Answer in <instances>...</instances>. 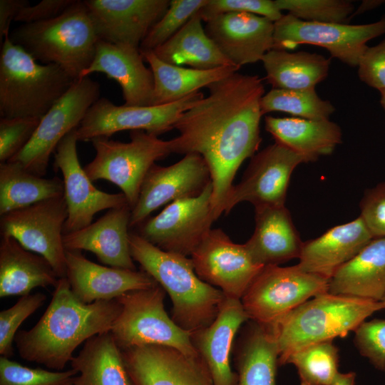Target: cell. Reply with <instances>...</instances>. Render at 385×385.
I'll use <instances>...</instances> for the list:
<instances>
[{
  "label": "cell",
  "instance_id": "6da1fadb",
  "mask_svg": "<svg viewBox=\"0 0 385 385\" xmlns=\"http://www.w3.org/2000/svg\"><path fill=\"white\" fill-rule=\"evenodd\" d=\"M210 94L184 112L174 125L172 153H196L205 160L212 184V205L217 220L224 213L232 182L242 163L262 143V80L235 72L209 86Z\"/></svg>",
  "mask_w": 385,
  "mask_h": 385
},
{
  "label": "cell",
  "instance_id": "7a4b0ae2",
  "mask_svg": "<svg viewBox=\"0 0 385 385\" xmlns=\"http://www.w3.org/2000/svg\"><path fill=\"white\" fill-rule=\"evenodd\" d=\"M120 311L117 299L82 302L67 278H59L43 314L31 329L16 333L14 343L23 359L63 371L81 343L111 332Z\"/></svg>",
  "mask_w": 385,
  "mask_h": 385
},
{
  "label": "cell",
  "instance_id": "3957f363",
  "mask_svg": "<svg viewBox=\"0 0 385 385\" xmlns=\"http://www.w3.org/2000/svg\"><path fill=\"white\" fill-rule=\"evenodd\" d=\"M129 245L133 260L169 294L176 324L193 335L213 322L226 296L197 276L191 258L164 251L136 232H130Z\"/></svg>",
  "mask_w": 385,
  "mask_h": 385
},
{
  "label": "cell",
  "instance_id": "277c9868",
  "mask_svg": "<svg viewBox=\"0 0 385 385\" xmlns=\"http://www.w3.org/2000/svg\"><path fill=\"white\" fill-rule=\"evenodd\" d=\"M383 309L381 302L328 292L314 297L270 327L277 342L279 365L303 348L346 337Z\"/></svg>",
  "mask_w": 385,
  "mask_h": 385
},
{
  "label": "cell",
  "instance_id": "5b68a950",
  "mask_svg": "<svg viewBox=\"0 0 385 385\" xmlns=\"http://www.w3.org/2000/svg\"><path fill=\"white\" fill-rule=\"evenodd\" d=\"M9 38L36 61L57 65L74 80L92 63L100 40L84 1L78 0L53 19L23 24Z\"/></svg>",
  "mask_w": 385,
  "mask_h": 385
},
{
  "label": "cell",
  "instance_id": "8992f818",
  "mask_svg": "<svg viewBox=\"0 0 385 385\" xmlns=\"http://www.w3.org/2000/svg\"><path fill=\"white\" fill-rule=\"evenodd\" d=\"M76 80L55 64H41L9 34L4 37L0 56L1 118L42 117Z\"/></svg>",
  "mask_w": 385,
  "mask_h": 385
},
{
  "label": "cell",
  "instance_id": "52a82bcc",
  "mask_svg": "<svg viewBox=\"0 0 385 385\" xmlns=\"http://www.w3.org/2000/svg\"><path fill=\"white\" fill-rule=\"evenodd\" d=\"M165 291L160 285L128 292L117 299L121 311L111 333L120 350L144 345L174 348L190 356H200L192 334L167 314Z\"/></svg>",
  "mask_w": 385,
  "mask_h": 385
},
{
  "label": "cell",
  "instance_id": "ba28073f",
  "mask_svg": "<svg viewBox=\"0 0 385 385\" xmlns=\"http://www.w3.org/2000/svg\"><path fill=\"white\" fill-rule=\"evenodd\" d=\"M130 138L128 143L107 137L92 139L96 155L83 168L92 181L105 180L117 185L133 209L148 172L155 161L172 152L170 140L144 130H131Z\"/></svg>",
  "mask_w": 385,
  "mask_h": 385
},
{
  "label": "cell",
  "instance_id": "9c48e42d",
  "mask_svg": "<svg viewBox=\"0 0 385 385\" xmlns=\"http://www.w3.org/2000/svg\"><path fill=\"white\" fill-rule=\"evenodd\" d=\"M329 279L290 267H265L241 298L249 319L271 327L311 297L328 292Z\"/></svg>",
  "mask_w": 385,
  "mask_h": 385
},
{
  "label": "cell",
  "instance_id": "30bf717a",
  "mask_svg": "<svg viewBox=\"0 0 385 385\" xmlns=\"http://www.w3.org/2000/svg\"><path fill=\"white\" fill-rule=\"evenodd\" d=\"M100 84L88 76L76 80L67 92L42 117L33 137L9 161L43 177L52 153L61 140L76 129L91 106L100 98Z\"/></svg>",
  "mask_w": 385,
  "mask_h": 385
},
{
  "label": "cell",
  "instance_id": "8fae6325",
  "mask_svg": "<svg viewBox=\"0 0 385 385\" xmlns=\"http://www.w3.org/2000/svg\"><path fill=\"white\" fill-rule=\"evenodd\" d=\"M204 97L198 91L174 103L149 106H117L100 98L75 129L76 136L78 141H91L127 130H141L158 136L174 129L180 115Z\"/></svg>",
  "mask_w": 385,
  "mask_h": 385
},
{
  "label": "cell",
  "instance_id": "7c38bea8",
  "mask_svg": "<svg viewBox=\"0 0 385 385\" xmlns=\"http://www.w3.org/2000/svg\"><path fill=\"white\" fill-rule=\"evenodd\" d=\"M274 26L273 48L287 51L299 44L319 46L332 57L355 67L369 47L366 43L385 34V19L351 25L306 21L287 14L274 22Z\"/></svg>",
  "mask_w": 385,
  "mask_h": 385
},
{
  "label": "cell",
  "instance_id": "4fadbf2b",
  "mask_svg": "<svg viewBox=\"0 0 385 385\" xmlns=\"http://www.w3.org/2000/svg\"><path fill=\"white\" fill-rule=\"evenodd\" d=\"M67 217L63 194L1 215V236L14 237L25 249L46 258L58 278L66 277L63 237Z\"/></svg>",
  "mask_w": 385,
  "mask_h": 385
},
{
  "label": "cell",
  "instance_id": "5bb4252c",
  "mask_svg": "<svg viewBox=\"0 0 385 385\" xmlns=\"http://www.w3.org/2000/svg\"><path fill=\"white\" fill-rule=\"evenodd\" d=\"M210 182L198 196L173 201L138 228V235L160 249L191 255L212 229L215 218Z\"/></svg>",
  "mask_w": 385,
  "mask_h": 385
},
{
  "label": "cell",
  "instance_id": "9a60e30c",
  "mask_svg": "<svg viewBox=\"0 0 385 385\" xmlns=\"http://www.w3.org/2000/svg\"><path fill=\"white\" fill-rule=\"evenodd\" d=\"M190 256L202 280L238 299L265 267L252 260L245 244L232 242L220 228L211 229Z\"/></svg>",
  "mask_w": 385,
  "mask_h": 385
},
{
  "label": "cell",
  "instance_id": "2e32d148",
  "mask_svg": "<svg viewBox=\"0 0 385 385\" xmlns=\"http://www.w3.org/2000/svg\"><path fill=\"white\" fill-rule=\"evenodd\" d=\"M212 182L202 157L189 153L169 166L154 164L145 175L135 205L131 210L130 228L138 227L165 205L195 197Z\"/></svg>",
  "mask_w": 385,
  "mask_h": 385
},
{
  "label": "cell",
  "instance_id": "e0dca14e",
  "mask_svg": "<svg viewBox=\"0 0 385 385\" xmlns=\"http://www.w3.org/2000/svg\"><path fill=\"white\" fill-rule=\"evenodd\" d=\"M302 163V157L277 143L255 153L241 181L231 190L224 213L241 202L254 207L284 205L291 175Z\"/></svg>",
  "mask_w": 385,
  "mask_h": 385
},
{
  "label": "cell",
  "instance_id": "ac0fdd59",
  "mask_svg": "<svg viewBox=\"0 0 385 385\" xmlns=\"http://www.w3.org/2000/svg\"><path fill=\"white\" fill-rule=\"evenodd\" d=\"M77 142L73 130L61 140L54 153L53 168L62 173L68 210L64 234L89 225L98 212L128 204L123 193H108L94 186L81 165Z\"/></svg>",
  "mask_w": 385,
  "mask_h": 385
},
{
  "label": "cell",
  "instance_id": "d6986e66",
  "mask_svg": "<svg viewBox=\"0 0 385 385\" xmlns=\"http://www.w3.org/2000/svg\"><path fill=\"white\" fill-rule=\"evenodd\" d=\"M121 353L134 385H213L200 356L160 345L135 346Z\"/></svg>",
  "mask_w": 385,
  "mask_h": 385
},
{
  "label": "cell",
  "instance_id": "ffe728a7",
  "mask_svg": "<svg viewBox=\"0 0 385 385\" xmlns=\"http://www.w3.org/2000/svg\"><path fill=\"white\" fill-rule=\"evenodd\" d=\"M169 0H86L99 39L139 48L169 8Z\"/></svg>",
  "mask_w": 385,
  "mask_h": 385
},
{
  "label": "cell",
  "instance_id": "44dd1931",
  "mask_svg": "<svg viewBox=\"0 0 385 385\" xmlns=\"http://www.w3.org/2000/svg\"><path fill=\"white\" fill-rule=\"evenodd\" d=\"M274 22L255 14L231 12L215 16L205 30L222 55L240 68L262 61L274 47Z\"/></svg>",
  "mask_w": 385,
  "mask_h": 385
},
{
  "label": "cell",
  "instance_id": "7402d4cb",
  "mask_svg": "<svg viewBox=\"0 0 385 385\" xmlns=\"http://www.w3.org/2000/svg\"><path fill=\"white\" fill-rule=\"evenodd\" d=\"M66 259L71 289L85 304L115 299L128 292L158 284L143 270L103 266L86 258L81 251L66 250Z\"/></svg>",
  "mask_w": 385,
  "mask_h": 385
},
{
  "label": "cell",
  "instance_id": "603a6c76",
  "mask_svg": "<svg viewBox=\"0 0 385 385\" xmlns=\"http://www.w3.org/2000/svg\"><path fill=\"white\" fill-rule=\"evenodd\" d=\"M143 61L139 48L100 39L92 63L78 78L103 73L120 86L125 106H149L152 104L154 78Z\"/></svg>",
  "mask_w": 385,
  "mask_h": 385
},
{
  "label": "cell",
  "instance_id": "cb8c5ba5",
  "mask_svg": "<svg viewBox=\"0 0 385 385\" xmlns=\"http://www.w3.org/2000/svg\"><path fill=\"white\" fill-rule=\"evenodd\" d=\"M131 207L128 204L108 210L96 222L63 234L66 250H86L104 265L136 270L129 245Z\"/></svg>",
  "mask_w": 385,
  "mask_h": 385
},
{
  "label": "cell",
  "instance_id": "d4e9b609",
  "mask_svg": "<svg viewBox=\"0 0 385 385\" xmlns=\"http://www.w3.org/2000/svg\"><path fill=\"white\" fill-rule=\"evenodd\" d=\"M248 319L241 299L226 297L213 322L192 335L213 385H237V374L230 366V353L237 332Z\"/></svg>",
  "mask_w": 385,
  "mask_h": 385
},
{
  "label": "cell",
  "instance_id": "484cf974",
  "mask_svg": "<svg viewBox=\"0 0 385 385\" xmlns=\"http://www.w3.org/2000/svg\"><path fill=\"white\" fill-rule=\"evenodd\" d=\"M374 237L360 217L303 242L297 266L326 279L358 254Z\"/></svg>",
  "mask_w": 385,
  "mask_h": 385
},
{
  "label": "cell",
  "instance_id": "4316f807",
  "mask_svg": "<svg viewBox=\"0 0 385 385\" xmlns=\"http://www.w3.org/2000/svg\"><path fill=\"white\" fill-rule=\"evenodd\" d=\"M255 230L245 243L252 260L262 267L299 258L302 242L285 205L255 207Z\"/></svg>",
  "mask_w": 385,
  "mask_h": 385
},
{
  "label": "cell",
  "instance_id": "83f0119b",
  "mask_svg": "<svg viewBox=\"0 0 385 385\" xmlns=\"http://www.w3.org/2000/svg\"><path fill=\"white\" fill-rule=\"evenodd\" d=\"M328 292L381 302L385 294V237L372 239L329 280Z\"/></svg>",
  "mask_w": 385,
  "mask_h": 385
},
{
  "label": "cell",
  "instance_id": "f1b7e54d",
  "mask_svg": "<svg viewBox=\"0 0 385 385\" xmlns=\"http://www.w3.org/2000/svg\"><path fill=\"white\" fill-rule=\"evenodd\" d=\"M58 279L46 258L25 249L12 237L1 236V298L26 295L39 287H55Z\"/></svg>",
  "mask_w": 385,
  "mask_h": 385
},
{
  "label": "cell",
  "instance_id": "f546056e",
  "mask_svg": "<svg viewBox=\"0 0 385 385\" xmlns=\"http://www.w3.org/2000/svg\"><path fill=\"white\" fill-rule=\"evenodd\" d=\"M265 130L279 143L302 157L305 163L331 154L342 143V129L329 120L296 117L265 118Z\"/></svg>",
  "mask_w": 385,
  "mask_h": 385
},
{
  "label": "cell",
  "instance_id": "4dcf8cb0",
  "mask_svg": "<svg viewBox=\"0 0 385 385\" xmlns=\"http://www.w3.org/2000/svg\"><path fill=\"white\" fill-rule=\"evenodd\" d=\"M140 52L153 74L154 90L151 106L178 101L240 69L233 65L208 70L188 68L167 63L159 59L153 51L140 50Z\"/></svg>",
  "mask_w": 385,
  "mask_h": 385
},
{
  "label": "cell",
  "instance_id": "1f68e13d",
  "mask_svg": "<svg viewBox=\"0 0 385 385\" xmlns=\"http://www.w3.org/2000/svg\"><path fill=\"white\" fill-rule=\"evenodd\" d=\"M70 362L78 374L73 385H134L111 332L87 340Z\"/></svg>",
  "mask_w": 385,
  "mask_h": 385
},
{
  "label": "cell",
  "instance_id": "d6a6232c",
  "mask_svg": "<svg viewBox=\"0 0 385 385\" xmlns=\"http://www.w3.org/2000/svg\"><path fill=\"white\" fill-rule=\"evenodd\" d=\"M202 21L198 13L195 14L174 36L153 51L167 63L188 65L195 69L232 65L207 36Z\"/></svg>",
  "mask_w": 385,
  "mask_h": 385
},
{
  "label": "cell",
  "instance_id": "836d02e7",
  "mask_svg": "<svg viewBox=\"0 0 385 385\" xmlns=\"http://www.w3.org/2000/svg\"><path fill=\"white\" fill-rule=\"evenodd\" d=\"M262 61L272 88L287 90L315 88L328 76L331 63L329 58L316 53L274 48Z\"/></svg>",
  "mask_w": 385,
  "mask_h": 385
},
{
  "label": "cell",
  "instance_id": "e575fe53",
  "mask_svg": "<svg viewBox=\"0 0 385 385\" xmlns=\"http://www.w3.org/2000/svg\"><path fill=\"white\" fill-rule=\"evenodd\" d=\"M63 194L58 177L44 178L18 162L0 163V215Z\"/></svg>",
  "mask_w": 385,
  "mask_h": 385
},
{
  "label": "cell",
  "instance_id": "d590c367",
  "mask_svg": "<svg viewBox=\"0 0 385 385\" xmlns=\"http://www.w3.org/2000/svg\"><path fill=\"white\" fill-rule=\"evenodd\" d=\"M278 359L272 329L255 323L244 337L237 356V385H276Z\"/></svg>",
  "mask_w": 385,
  "mask_h": 385
},
{
  "label": "cell",
  "instance_id": "8d00e7d4",
  "mask_svg": "<svg viewBox=\"0 0 385 385\" xmlns=\"http://www.w3.org/2000/svg\"><path fill=\"white\" fill-rule=\"evenodd\" d=\"M262 115L284 112L296 118L309 120H329L335 111L330 101L321 98L315 88L287 90L272 88L265 93L260 103Z\"/></svg>",
  "mask_w": 385,
  "mask_h": 385
},
{
  "label": "cell",
  "instance_id": "74e56055",
  "mask_svg": "<svg viewBox=\"0 0 385 385\" xmlns=\"http://www.w3.org/2000/svg\"><path fill=\"white\" fill-rule=\"evenodd\" d=\"M293 364L300 385H331L339 374V350L332 342L310 345L289 355L284 365Z\"/></svg>",
  "mask_w": 385,
  "mask_h": 385
},
{
  "label": "cell",
  "instance_id": "f35d334b",
  "mask_svg": "<svg viewBox=\"0 0 385 385\" xmlns=\"http://www.w3.org/2000/svg\"><path fill=\"white\" fill-rule=\"evenodd\" d=\"M282 11L300 20L330 24H347L354 6L347 0H274Z\"/></svg>",
  "mask_w": 385,
  "mask_h": 385
},
{
  "label": "cell",
  "instance_id": "ab89813d",
  "mask_svg": "<svg viewBox=\"0 0 385 385\" xmlns=\"http://www.w3.org/2000/svg\"><path fill=\"white\" fill-rule=\"evenodd\" d=\"M208 0H171L163 16L150 29L140 45L142 51H153L174 36L202 8Z\"/></svg>",
  "mask_w": 385,
  "mask_h": 385
},
{
  "label": "cell",
  "instance_id": "60d3db41",
  "mask_svg": "<svg viewBox=\"0 0 385 385\" xmlns=\"http://www.w3.org/2000/svg\"><path fill=\"white\" fill-rule=\"evenodd\" d=\"M77 374L72 368L66 371L30 368L0 357V385H73Z\"/></svg>",
  "mask_w": 385,
  "mask_h": 385
},
{
  "label": "cell",
  "instance_id": "b9f144b4",
  "mask_svg": "<svg viewBox=\"0 0 385 385\" xmlns=\"http://www.w3.org/2000/svg\"><path fill=\"white\" fill-rule=\"evenodd\" d=\"M46 299L41 292L21 296L12 307L0 312V354L14 355L13 342L22 322L41 307Z\"/></svg>",
  "mask_w": 385,
  "mask_h": 385
},
{
  "label": "cell",
  "instance_id": "7bdbcfd3",
  "mask_svg": "<svg viewBox=\"0 0 385 385\" xmlns=\"http://www.w3.org/2000/svg\"><path fill=\"white\" fill-rule=\"evenodd\" d=\"M41 118L0 119V161L7 162L21 151L36 130Z\"/></svg>",
  "mask_w": 385,
  "mask_h": 385
},
{
  "label": "cell",
  "instance_id": "ee69618b",
  "mask_svg": "<svg viewBox=\"0 0 385 385\" xmlns=\"http://www.w3.org/2000/svg\"><path fill=\"white\" fill-rule=\"evenodd\" d=\"M248 13L265 17L273 22L283 15L272 0H208L197 12L204 21L225 13Z\"/></svg>",
  "mask_w": 385,
  "mask_h": 385
},
{
  "label": "cell",
  "instance_id": "f6af8a7d",
  "mask_svg": "<svg viewBox=\"0 0 385 385\" xmlns=\"http://www.w3.org/2000/svg\"><path fill=\"white\" fill-rule=\"evenodd\" d=\"M354 332V344L359 353L385 374V319L365 321Z\"/></svg>",
  "mask_w": 385,
  "mask_h": 385
},
{
  "label": "cell",
  "instance_id": "bcb514c9",
  "mask_svg": "<svg viewBox=\"0 0 385 385\" xmlns=\"http://www.w3.org/2000/svg\"><path fill=\"white\" fill-rule=\"evenodd\" d=\"M359 206V217L372 237H385V181L366 190Z\"/></svg>",
  "mask_w": 385,
  "mask_h": 385
},
{
  "label": "cell",
  "instance_id": "7dc6e473",
  "mask_svg": "<svg viewBox=\"0 0 385 385\" xmlns=\"http://www.w3.org/2000/svg\"><path fill=\"white\" fill-rule=\"evenodd\" d=\"M357 66L361 81L379 91L385 90V38L368 47Z\"/></svg>",
  "mask_w": 385,
  "mask_h": 385
},
{
  "label": "cell",
  "instance_id": "c3c4849f",
  "mask_svg": "<svg viewBox=\"0 0 385 385\" xmlns=\"http://www.w3.org/2000/svg\"><path fill=\"white\" fill-rule=\"evenodd\" d=\"M76 0H43L34 6L24 7L14 21L31 24L53 19L71 6Z\"/></svg>",
  "mask_w": 385,
  "mask_h": 385
},
{
  "label": "cell",
  "instance_id": "681fc988",
  "mask_svg": "<svg viewBox=\"0 0 385 385\" xmlns=\"http://www.w3.org/2000/svg\"><path fill=\"white\" fill-rule=\"evenodd\" d=\"M30 5L27 0L0 1V40L9 33L11 22L14 21L19 12L25 6Z\"/></svg>",
  "mask_w": 385,
  "mask_h": 385
},
{
  "label": "cell",
  "instance_id": "f907efd6",
  "mask_svg": "<svg viewBox=\"0 0 385 385\" xmlns=\"http://www.w3.org/2000/svg\"><path fill=\"white\" fill-rule=\"evenodd\" d=\"M356 374L354 372H339L331 385H355Z\"/></svg>",
  "mask_w": 385,
  "mask_h": 385
},
{
  "label": "cell",
  "instance_id": "816d5d0a",
  "mask_svg": "<svg viewBox=\"0 0 385 385\" xmlns=\"http://www.w3.org/2000/svg\"><path fill=\"white\" fill-rule=\"evenodd\" d=\"M381 3V1H364L361 3V6L358 8V9L353 14L352 16H354V14H361L369 9H371V8L378 6Z\"/></svg>",
  "mask_w": 385,
  "mask_h": 385
},
{
  "label": "cell",
  "instance_id": "f5cc1de1",
  "mask_svg": "<svg viewBox=\"0 0 385 385\" xmlns=\"http://www.w3.org/2000/svg\"><path fill=\"white\" fill-rule=\"evenodd\" d=\"M381 104L385 111V90L381 91Z\"/></svg>",
  "mask_w": 385,
  "mask_h": 385
},
{
  "label": "cell",
  "instance_id": "db71d44e",
  "mask_svg": "<svg viewBox=\"0 0 385 385\" xmlns=\"http://www.w3.org/2000/svg\"><path fill=\"white\" fill-rule=\"evenodd\" d=\"M381 302L384 304V308H385V294H384V296L383 297V298H382V299H381Z\"/></svg>",
  "mask_w": 385,
  "mask_h": 385
}]
</instances>
